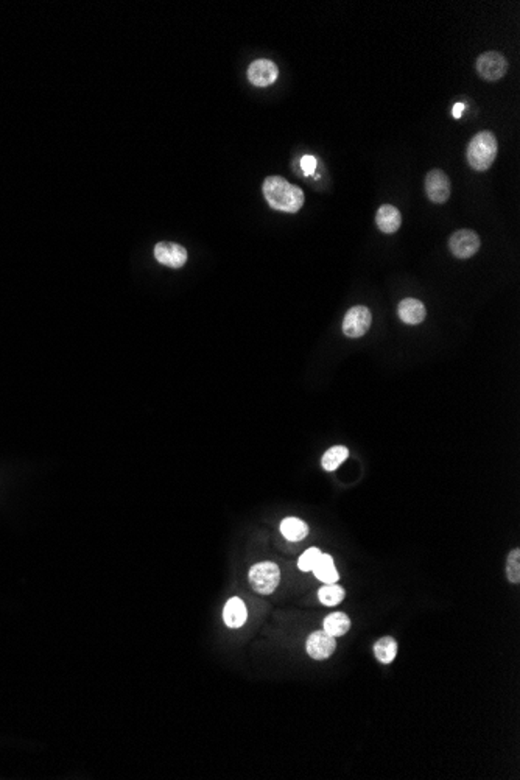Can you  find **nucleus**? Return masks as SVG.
<instances>
[{
    "label": "nucleus",
    "mask_w": 520,
    "mask_h": 780,
    "mask_svg": "<svg viewBox=\"0 0 520 780\" xmlns=\"http://www.w3.org/2000/svg\"><path fill=\"white\" fill-rule=\"evenodd\" d=\"M376 223L382 233L395 234L400 228V224H402V215H400L397 207L391 205H383L377 210Z\"/></svg>",
    "instance_id": "obj_13"
},
{
    "label": "nucleus",
    "mask_w": 520,
    "mask_h": 780,
    "mask_svg": "<svg viewBox=\"0 0 520 780\" xmlns=\"http://www.w3.org/2000/svg\"><path fill=\"white\" fill-rule=\"evenodd\" d=\"M475 67L483 80L498 81L507 74L508 61L500 52H486L479 56Z\"/></svg>",
    "instance_id": "obj_4"
},
{
    "label": "nucleus",
    "mask_w": 520,
    "mask_h": 780,
    "mask_svg": "<svg viewBox=\"0 0 520 780\" xmlns=\"http://www.w3.org/2000/svg\"><path fill=\"white\" fill-rule=\"evenodd\" d=\"M278 66L270 60H257L248 67V80L257 88L270 86L278 80Z\"/></svg>",
    "instance_id": "obj_10"
},
{
    "label": "nucleus",
    "mask_w": 520,
    "mask_h": 780,
    "mask_svg": "<svg viewBox=\"0 0 520 780\" xmlns=\"http://www.w3.org/2000/svg\"><path fill=\"white\" fill-rule=\"evenodd\" d=\"M497 139L494 132L480 131L467 146V163L477 172H486L497 158Z\"/></svg>",
    "instance_id": "obj_2"
},
{
    "label": "nucleus",
    "mask_w": 520,
    "mask_h": 780,
    "mask_svg": "<svg viewBox=\"0 0 520 780\" xmlns=\"http://www.w3.org/2000/svg\"><path fill=\"white\" fill-rule=\"evenodd\" d=\"M306 648H307V655L312 659L324 660L332 656V652L336 648V641L335 637L327 634V632L322 629L308 636Z\"/></svg>",
    "instance_id": "obj_9"
},
{
    "label": "nucleus",
    "mask_w": 520,
    "mask_h": 780,
    "mask_svg": "<svg viewBox=\"0 0 520 780\" xmlns=\"http://www.w3.org/2000/svg\"><path fill=\"white\" fill-rule=\"evenodd\" d=\"M449 248L458 259H469L480 249V237L470 229H460L449 238Z\"/></svg>",
    "instance_id": "obj_6"
},
{
    "label": "nucleus",
    "mask_w": 520,
    "mask_h": 780,
    "mask_svg": "<svg viewBox=\"0 0 520 780\" xmlns=\"http://www.w3.org/2000/svg\"><path fill=\"white\" fill-rule=\"evenodd\" d=\"M372 315L368 307L355 306L349 308L343 320V332L349 338H360L371 327Z\"/></svg>",
    "instance_id": "obj_5"
},
{
    "label": "nucleus",
    "mask_w": 520,
    "mask_h": 780,
    "mask_svg": "<svg viewBox=\"0 0 520 780\" xmlns=\"http://www.w3.org/2000/svg\"><path fill=\"white\" fill-rule=\"evenodd\" d=\"M320 556H321V550H320V548H316V547L308 548V550H307L306 553H302V556H301L299 561H298L299 570H302V572H312V568H313V566L316 564V561L320 559Z\"/></svg>",
    "instance_id": "obj_21"
},
{
    "label": "nucleus",
    "mask_w": 520,
    "mask_h": 780,
    "mask_svg": "<svg viewBox=\"0 0 520 780\" xmlns=\"http://www.w3.org/2000/svg\"><path fill=\"white\" fill-rule=\"evenodd\" d=\"M463 111H465V104H463V103H456L455 107H453V109H452V114H453L455 118H460L461 114H463Z\"/></svg>",
    "instance_id": "obj_23"
},
{
    "label": "nucleus",
    "mask_w": 520,
    "mask_h": 780,
    "mask_svg": "<svg viewBox=\"0 0 520 780\" xmlns=\"http://www.w3.org/2000/svg\"><path fill=\"white\" fill-rule=\"evenodd\" d=\"M348 456H349L348 447H344V446L330 447L329 451L324 455H322L321 465H322V467H324V470L332 472V470L338 469V466L343 465V463L348 460Z\"/></svg>",
    "instance_id": "obj_17"
},
{
    "label": "nucleus",
    "mask_w": 520,
    "mask_h": 780,
    "mask_svg": "<svg viewBox=\"0 0 520 780\" xmlns=\"http://www.w3.org/2000/svg\"><path fill=\"white\" fill-rule=\"evenodd\" d=\"M374 655L382 664H391L397 655V642L392 637H383L374 645Z\"/></svg>",
    "instance_id": "obj_18"
},
{
    "label": "nucleus",
    "mask_w": 520,
    "mask_h": 780,
    "mask_svg": "<svg viewBox=\"0 0 520 780\" xmlns=\"http://www.w3.org/2000/svg\"><path fill=\"white\" fill-rule=\"evenodd\" d=\"M425 193L435 205H442L451 196V179L439 168L430 170L425 177Z\"/></svg>",
    "instance_id": "obj_7"
},
{
    "label": "nucleus",
    "mask_w": 520,
    "mask_h": 780,
    "mask_svg": "<svg viewBox=\"0 0 520 780\" xmlns=\"http://www.w3.org/2000/svg\"><path fill=\"white\" fill-rule=\"evenodd\" d=\"M248 580L257 594L270 595L279 586L280 570L274 562H259L249 568Z\"/></svg>",
    "instance_id": "obj_3"
},
{
    "label": "nucleus",
    "mask_w": 520,
    "mask_h": 780,
    "mask_svg": "<svg viewBox=\"0 0 520 780\" xmlns=\"http://www.w3.org/2000/svg\"><path fill=\"white\" fill-rule=\"evenodd\" d=\"M154 257L159 264L170 266V268H181L187 264V251L178 243L159 242L154 247Z\"/></svg>",
    "instance_id": "obj_8"
},
{
    "label": "nucleus",
    "mask_w": 520,
    "mask_h": 780,
    "mask_svg": "<svg viewBox=\"0 0 520 780\" xmlns=\"http://www.w3.org/2000/svg\"><path fill=\"white\" fill-rule=\"evenodd\" d=\"M301 167H302V172H304V175H312L315 172V168H316V159L313 156H310V154H307V156L301 159Z\"/></svg>",
    "instance_id": "obj_22"
},
{
    "label": "nucleus",
    "mask_w": 520,
    "mask_h": 780,
    "mask_svg": "<svg viewBox=\"0 0 520 780\" xmlns=\"http://www.w3.org/2000/svg\"><path fill=\"white\" fill-rule=\"evenodd\" d=\"M318 598L326 606H335V604H340L344 600V589L336 584V582L326 584L318 590Z\"/></svg>",
    "instance_id": "obj_19"
},
{
    "label": "nucleus",
    "mask_w": 520,
    "mask_h": 780,
    "mask_svg": "<svg viewBox=\"0 0 520 780\" xmlns=\"http://www.w3.org/2000/svg\"><path fill=\"white\" fill-rule=\"evenodd\" d=\"M265 200L268 205L280 210V212L294 214L304 206V192L299 187L293 186L282 177H268L264 181L262 186Z\"/></svg>",
    "instance_id": "obj_1"
},
{
    "label": "nucleus",
    "mask_w": 520,
    "mask_h": 780,
    "mask_svg": "<svg viewBox=\"0 0 520 780\" xmlns=\"http://www.w3.org/2000/svg\"><path fill=\"white\" fill-rule=\"evenodd\" d=\"M247 618H248L247 606H245V603L238 598V596L228 600L226 606L223 609V620L228 624V628H233V629L242 628L245 622H247Z\"/></svg>",
    "instance_id": "obj_12"
},
{
    "label": "nucleus",
    "mask_w": 520,
    "mask_h": 780,
    "mask_svg": "<svg viewBox=\"0 0 520 780\" xmlns=\"http://www.w3.org/2000/svg\"><path fill=\"white\" fill-rule=\"evenodd\" d=\"M322 628L332 637H341L346 634L350 628V620L346 614L343 613H334L324 618L322 622Z\"/></svg>",
    "instance_id": "obj_16"
},
{
    "label": "nucleus",
    "mask_w": 520,
    "mask_h": 780,
    "mask_svg": "<svg viewBox=\"0 0 520 780\" xmlns=\"http://www.w3.org/2000/svg\"><path fill=\"white\" fill-rule=\"evenodd\" d=\"M280 533H282V536L287 540L296 542V540H302L307 536L308 526L306 522H302V520L298 517H287L282 520V524H280Z\"/></svg>",
    "instance_id": "obj_15"
},
{
    "label": "nucleus",
    "mask_w": 520,
    "mask_h": 780,
    "mask_svg": "<svg viewBox=\"0 0 520 780\" xmlns=\"http://www.w3.org/2000/svg\"><path fill=\"white\" fill-rule=\"evenodd\" d=\"M507 576H508V581L512 582V584H517V582L520 581V550H519V548H516V550H512L508 554Z\"/></svg>",
    "instance_id": "obj_20"
},
{
    "label": "nucleus",
    "mask_w": 520,
    "mask_h": 780,
    "mask_svg": "<svg viewBox=\"0 0 520 780\" xmlns=\"http://www.w3.org/2000/svg\"><path fill=\"white\" fill-rule=\"evenodd\" d=\"M312 572L315 573L316 578L324 582V584H334V582L340 580V575L336 572L332 556H329V554L324 553H321V556L318 561H316Z\"/></svg>",
    "instance_id": "obj_14"
},
{
    "label": "nucleus",
    "mask_w": 520,
    "mask_h": 780,
    "mask_svg": "<svg viewBox=\"0 0 520 780\" xmlns=\"http://www.w3.org/2000/svg\"><path fill=\"white\" fill-rule=\"evenodd\" d=\"M397 315H399V318L405 322V324L416 326V324H420V322L425 320L427 310H425V307L420 301L413 299V298H406L399 304Z\"/></svg>",
    "instance_id": "obj_11"
}]
</instances>
